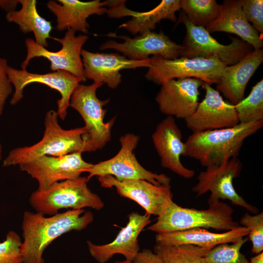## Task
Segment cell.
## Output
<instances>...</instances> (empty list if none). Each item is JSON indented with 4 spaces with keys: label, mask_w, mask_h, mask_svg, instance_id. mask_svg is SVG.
Listing matches in <instances>:
<instances>
[{
    "label": "cell",
    "mask_w": 263,
    "mask_h": 263,
    "mask_svg": "<svg viewBox=\"0 0 263 263\" xmlns=\"http://www.w3.org/2000/svg\"><path fill=\"white\" fill-rule=\"evenodd\" d=\"M205 98L193 113L185 119L192 133L231 128L240 123L234 105L224 100L220 93L204 83Z\"/></svg>",
    "instance_id": "obj_15"
},
{
    "label": "cell",
    "mask_w": 263,
    "mask_h": 263,
    "mask_svg": "<svg viewBox=\"0 0 263 263\" xmlns=\"http://www.w3.org/2000/svg\"><path fill=\"white\" fill-rule=\"evenodd\" d=\"M150 215H141L132 212L128 216L126 226L119 231L111 243L98 245L87 241L91 256L99 263H106L115 254L123 255L125 260L133 261L140 252L138 237L144 228L151 222Z\"/></svg>",
    "instance_id": "obj_18"
},
{
    "label": "cell",
    "mask_w": 263,
    "mask_h": 263,
    "mask_svg": "<svg viewBox=\"0 0 263 263\" xmlns=\"http://www.w3.org/2000/svg\"><path fill=\"white\" fill-rule=\"evenodd\" d=\"M150 59V66L145 77L161 85L171 79L192 77L210 85L218 84L222 70L226 66L215 58L180 57L168 59L152 56Z\"/></svg>",
    "instance_id": "obj_9"
},
{
    "label": "cell",
    "mask_w": 263,
    "mask_h": 263,
    "mask_svg": "<svg viewBox=\"0 0 263 263\" xmlns=\"http://www.w3.org/2000/svg\"><path fill=\"white\" fill-rule=\"evenodd\" d=\"M249 263H263V252H262L251 258Z\"/></svg>",
    "instance_id": "obj_37"
},
{
    "label": "cell",
    "mask_w": 263,
    "mask_h": 263,
    "mask_svg": "<svg viewBox=\"0 0 263 263\" xmlns=\"http://www.w3.org/2000/svg\"><path fill=\"white\" fill-rule=\"evenodd\" d=\"M234 107L240 123L263 120V80L253 87L250 94Z\"/></svg>",
    "instance_id": "obj_29"
},
{
    "label": "cell",
    "mask_w": 263,
    "mask_h": 263,
    "mask_svg": "<svg viewBox=\"0 0 263 263\" xmlns=\"http://www.w3.org/2000/svg\"><path fill=\"white\" fill-rule=\"evenodd\" d=\"M248 229L241 225L223 233H214L203 228L157 233L156 244L170 246L190 244L212 249L222 244L237 242L248 235Z\"/></svg>",
    "instance_id": "obj_24"
},
{
    "label": "cell",
    "mask_w": 263,
    "mask_h": 263,
    "mask_svg": "<svg viewBox=\"0 0 263 263\" xmlns=\"http://www.w3.org/2000/svg\"><path fill=\"white\" fill-rule=\"evenodd\" d=\"M18 0H0V7L8 12L15 10Z\"/></svg>",
    "instance_id": "obj_36"
},
{
    "label": "cell",
    "mask_w": 263,
    "mask_h": 263,
    "mask_svg": "<svg viewBox=\"0 0 263 263\" xmlns=\"http://www.w3.org/2000/svg\"><path fill=\"white\" fill-rule=\"evenodd\" d=\"M239 224L249 230L248 239L252 243L251 251L258 254L263 251V212L255 215L245 213L241 218Z\"/></svg>",
    "instance_id": "obj_31"
},
{
    "label": "cell",
    "mask_w": 263,
    "mask_h": 263,
    "mask_svg": "<svg viewBox=\"0 0 263 263\" xmlns=\"http://www.w3.org/2000/svg\"><path fill=\"white\" fill-rule=\"evenodd\" d=\"M204 83L196 78H178L164 82L155 98L160 111L167 116L184 120L188 118L198 106L199 88Z\"/></svg>",
    "instance_id": "obj_17"
},
{
    "label": "cell",
    "mask_w": 263,
    "mask_h": 263,
    "mask_svg": "<svg viewBox=\"0 0 263 263\" xmlns=\"http://www.w3.org/2000/svg\"><path fill=\"white\" fill-rule=\"evenodd\" d=\"M263 126V120L239 123L227 128L192 133L186 142L184 156L198 161L204 167L219 165L238 157L244 140Z\"/></svg>",
    "instance_id": "obj_2"
},
{
    "label": "cell",
    "mask_w": 263,
    "mask_h": 263,
    "mask_svg": "<svg viewBox=\"0 0 263 263\" xmlns=\"http://www.w3.org/2000/svg\"><path fill=\"white\" fill-rule=\"evenodd\" d=\"M106 36L121 38L124 42L109 39L100 46V50L113 49L133 60H145L150 55L168 59H175L180 57L182 49V45L172 41L162 30L159 33L148 31L133 38L118 36L114 33Z\"/></svg>",
    "instance_id": "obj_13"
},
{
    "label": "cell",
    "mask_w": 263,
    "mask_h": 263,
    "mask_svg": "<svg viewBox=\"0 0 263 263\" xmlns=\"http://www.w3.org/2000/svg\"><path fill=\"white\" fill-rule=\"evenodd\" d=\"M126 0H107L106 14L110 18L131 16L132 18L119 26L133 35H139L154 30L156 23L168 19L176 22L175 13L180 9V0H163L156 7L147 12H137L125 6Z\"/></svg>",
    "instance_id": "obj_21"
},
{
    "label": "cell",
    "mask_w": 263,
    "mask_h": 263,
    "mask_svg": "<svg viewBox=\"0 0 263 263\" xmlns=\"http://www.w3.org/2000/svg\"><path fill=\"white\" fill-rule=\"evenodd\" d=\"M58 118L56 111H48L44 118L42 139L32 146L12 150L3 160L2 166H19L42 156H60L76 152H83L84 127L65 130L59 124Z\"/></svg>",
    "instance_id": "obj_4"
},
{
    "label": "cell",
    "mask_w": 263,
    "mask_h": 263,
    "mask_svg": "<svg viewBox=\"0 0 263 263\" xmlns=\"http://www.w3.org/2000/svg\"><path fill=\"white\" fill-rule=\"evenodd\" d=\"M210 249L190 244L170 246L156 244L153 252L164 263H206V256Z\"/></svg>",
    "instance_id": "obj_27"
},
{
    "label": "cell",
    "mask_w": 263,
    "mask_h": 263,
    "mask_svg": "<svg viewBox=\"0 0 263 263\" xmlns=\"http://www.w3.org/2000/svg\"><path fill=\"white\" fill-rule=\"evenodd\" d=\"M114 263H134L133 261H131L127 260L121 261H116Z\"/></svg>",
    "instance_id": "obj_38"
},
{
    "label": "cell",
    "mask_w": 263,
    "mask_h": 263,
    "mask_svg": "<svg viewBox=\"0 0 263 263\" xmlns=\"http://www.w3.org/2000/svg\"><path fill=\"white\" fill-rule=\"evenodd\" d=\"M6 73L15 89L10 101L12 105L17 104L22 99L23 90L27 85L32 83L44 84L60 93L61 97L56 102V112L62 120H64L67 116L73 92L80 82L82 81L80 78L63 70L39 74L29 72L26 69L18 70L8 65Z\"/></svg>",
    "instance_id": "obj_12"
},
{
    "label": "cell",
    "mask_w": 263,
    "mask_h": 263,
    "mask_svg": "<svg viewBox=\"0 0 263 263\" xmlns=\"http://www.w3.org/2000/svg\"><path fill=\"white\" fill-rule=\"evenodd\" d=\"M82 152L60 156H42L19 165L21 171L26 172L38 183V189L80 176L93 164L84 161Z\"/></svg>",
    "instance_id": "obj_14"
},
{
    "label": "cell",
    "mask_w": 263,
    "mask_h": 263,
    "mask_svg": "<svg viewBox=\"0 0 263 263\" xmlns=\"http://www.w3.org/2000/svg\"><path fill=\"white\" fill-rule=\"evenodd\" d=\"M84 75L94 82L106 84L116 88L122 81L121 70L150 66V58L141 61L127 58L119 53H93L82 49L81 52Z\"/></svg>",
    "instance_id": "obj_19"
},
{
    "label": "cell",
    "mask_w": 263,
    "mask_h": 263,
    "mask_svg": "<svg viewBox=\"0 0 263 263\" xmlns=\"http://www.w3.org/2000/svg\"><path fill=\"white\" fill-rule=\"evenodd\" d=\"M94 219L93 213L84 209H68L50 217L25 211L21 224L23 263H44L43 253L53 241L71 231L86 228Z\"/></svg>",
    "instance_id": "obj_1"
},
{
    "label": "cell",
    "mask_w": 263,
    "mask_h": 263,
    "mask_svg": "<svg viewBox=\"0 0 263 263\" xmlns=\"http://www.w3.org/2000/svg\"><path fill=\"white\" fill-rule=\"evenodd\" d=\"M49 0L47 7L56 17L58 31L72 29L84 33L88 32V18L93 15L106 13L107 1L94 0L83 2L78 0Z\"/></svg>",
    "instance_id": "obj_23"
},
{
    "label": "cell",
    "mask_w": 263,
    "mask_h": 263,
    "mask_svg": "<svg viewBox=\"0 0 263 263\" xmlns=\"http://www.w3.org/2000/svg\"><path fill=\"white\" fill-rule=\"evenodd\" d=\"M219 16L205 29L209 33L224 32L234 34L250 44L254 50L263 46L262 37L246 19L241 0H225Z\"/></svg>",
    "instance_id": "obj_25"
},
{
    "label": "cell",
    "mask_w": 263,
    "mask_h": 263,
    "mask_svg": "<svg viewBox=\"0 0 263 263\" xmlns=\"http://www.w3.org/2000/svg\"><path fill=\"white\" fill-rule=\"evenodd\" d=\"M233 209L219 201L206 209L183 207L170 200L157 216L156 221L147 229L156 233L181 231L194 228L229 231L239 226L233 219Z\"/></svg>",
    "instance_id": "obj_3"
},
{
    "label": "cell",
    "mask_w": 263,
    "mask_h": 263,
    "mask_svg": "<svg viewBox=\"0 0 263 263\" xmlns=\"http://www.w3.org/2000/svg\"><path fill=\"white\" fill-rule=\"evenodd\" d=\"M263 61V49L253 50L234 65L225 66L222 70L216 90L234 106L244 98L249 79Z\"/></svg>",
    "instance_id": "obj_22"
},
{
    "label": "cell",
    "mask_w": 263,
    "mask_h": 263,
    "mask_svg": "<svg viewBox=\"0 0 263 263\" xmlns=\"http://www.w3.org/2000/svg\"><path fill=\"white\" fill-rule=\"evenodd\" d=\"M98 180L101 187L115 188L120 196L135 201L150 215H159L172 199L170 185L156 186L139 179L118 181L110 175L98 176Z\"/></svg>",
    "instance_id": "obj_16"
},
{
    "label": "cell",
    "mask_w": 263,
    "mask_h": 263,
    "mask_svg": "<svg viewBox=\"0 0 263 263\" xmlns=\"http://www.w3.org/2000/svg\"><path fill=\"white\" fill-rule=\"evenodd\" d=\"M248 238L243 239L232 243L218 244L207 253L206 263H249L240 249Z\"/></svg>",
    "instance_id": "obj_30"
},
{
    "label": "cell",
    "mask_w": 263,
    "mask_h": 263,
    "mask_svg": "<svg viewBox=\"0 0 263 263\" xmlns=\"http://www.w3.org/2000/svg\"><path fill=\"white\" fill-rule=\"evenodd\" d=\"M177 23H183L186 28L180 57L186 58H215L226 66L236 64L253 50V47L238 38H231L228 45L220 43L207 30L195 26L187 19L181 11Z\"/></svg>",
    "instance_id": "obj_7"
},
{
    "label": "cell",
    "mask_w": 263,
    "mask_h": 263,
    "mask_svg": "<svg viewBox=\"0 0 263 263\" xmlns=\"http://www.w3.org/2000/svg\"><path fill=\"white\" fill-rule=\"evenodd\" d=\"M8 66L7 60L0 57V118L2 114L6 101L13 91L12 85L6 73Z\"/></svg>",
    "instance_id": "obj_34"
},
{
    "label": "cell",
    "mask_w": 263,
    "mask_h": 263,
    "mask_svg": "<svg viewBox=\"0 0 263 263\" xmlns=\"http://www.w3.org/2000/svg\"><path fill=\"white\" fill-rule=\"evenodd\" d=\"M87 177H78L56 183L44 189H37L29 202L37 212L50 216L62 209H81L89 207L99 210L104 203L88 188Z\"/></svg>",
    "instance_id": "obj_5"
},
{
    "label": "cell",
    "mask_w": 263,
    "mask_h": 263,
    "mask_svg": "<svg viewBox=\"0 0 263 263\" xmlns=\"http://www.w3.org/2000/svg\"><path fill=\"white\" fill-rule=\"evenodd\" d=\"M75 31L68 29L62 38L51 37L59 42L62 48L58 51L52 52L38 44L34 40L27 38L25 41L27 56L21 63L22 69H26L30 60L35 57H42L50 61V69L53 72L63 70L86 81L83 64L81 57L82 47L89 37L85 35L75 36Z\"/></svg>",
    "instance_id": "obj_11"
},
{
    "label": "cell",
    "mask_w": 263,
    "mask_h": 263,
    "mask_svg": "<svg viewBox=\"0 0 263 263\" xmlns=\"http://www.w3.org/2000/svg\"><path fill=\"white\" fill-rule=\"evenodd\" d=\"M151 138L162 167L186 179L194 176V170L186 168L180 160L181 156L185 153V145L182 141L181 131L173 117L167 116L161 121Z\"/></svg>",
    "instance_id": "obj_20"
},
{
    "label": "cell",
    "mask_w": 263,
    "mask_h": 263,
    "mask_svg": "<svg viewBox=\"0 0 263 263\" xmlns=\"http://www.w3.org/2000/svg\"><path fill=\"white\" fill-rule=\"evenodd\" d=\"M2 146H1V143H0V161L1 160V158H2Z\"/></svg>",
    "instance_id": "obj_39"
},
{
    "label": "cell",
    "mask_w": 263,
    "mask_h": 263,
    "mask_svg": "<svg viewBox=\"0 0 263 263\" xmlns=\"http://www.w3.org/2000/svg\"><path fill=\"white\" fill-rule=\"evenodd\" d=\"M180 7L191 24L206 28L219 16L221 5L215 0H180Z\"/></svg>",
    "instance_id": "obj_28"
},
{
    "label": "cell",
    "mask_w": 263,
    "mask_h": 263,
    "mask_svg": "<svg viewBox=\"0 0 263 263\" xmlns=\"http://www.w3.org/2000/svg\"><path fill=\"white\" fill-rule=\"evenodd\" d=\"M140 137L129 133L122 135L119 141L121 148L112 158L93 164L85 172L89 175L88 181L94 176L110 175L118 181L139 179L153 185H169L171 179L165 174H157L145 169L137 161L134 153Z\"/></svg>",
    "instance_id": "obj_8"
},
{
    "label": "cell",
    "mask_w": 263,
    "mask_h": 263,
    "mask_svg": "<svg viewBox=\"0 0 263 263\" xmlns=\"http://www.w3.org/2000/svg\"><path fill=\"white\" fill-rule=\"evenodd\" d=\"M241 7L247 20L262 34L263 33V0H241Z\"/></svg>",
    "instance_id": "obj_33"
},
{
    "label": "cell",
    "mask_w": 263,
    "mask_h": 263,
    "mask_svg": "<svg viewBox=\"0 0 263 263\" xmlns=\"http://www.w3.org/2000/svg\"><path fill=\"white\" fill-rule=\"evenodd\" d=\"M242 163L238 158H232L217 165L207 167L197 176V183L192 188L196 196L210 192L208 199L209 205L227 199L231 203L242 207L251 213L257 214L258 208L247 203L235 190L233 180L238 177L242 170Z\"/></svg>",
    "instance_id": "obj_10"
},
{
    "label": "cell",
    "mask_w": 263,
    "mask_h": 263,
    "mask_svg": "<svg viewBox=\"0 0 263 263\" xmlns=\"http://www.w3.org/2000/svg\"><path fill=\"white\" fill-rule=\"evenodd\" d=\"M103 84L100 82L88 85L79 83L70 98V106L80 114L85 123L83 152L101 149L111 139V130L115 117L104 122L106 110L103 106L110 100L99 99L96 95L97 90Z\"/></svg>",
    "instance_id": "obj_6"
},
{
    "label": "cell",
    "mask_w": 263,
    "mask_h": 263,
    "mask_svg": "<svg viewBox=\"0 0 263 263\" xmlns=\"http://www.w3.org/2000/svg\"><path fill=\"white\" fill-rule=\"evenodd\" d=\"M133 262L134 263H164L159 256L147 248L140 251Z\"/></svg>",
    "instance_id": "obj_35"
},
{
    "label": "cell",
    "mask_w": 263,
    "mask_h": 263,
    "mask_svg": "<svg viewBox=\"0 0 263 263\" xmlns=\"http://www.w3.org/2000/svg\"><path fill=\"white\" fill-rule=\"evenodd\" d=\"M22 241L19 235L9 231L0 243V263H23Z\"/></svg>",
    "instance_id": "obj_32"
},
{
    "label": "cell",
    "mask_w": 263,
    "mask_h": 263,
    "mask_svg": "<svg viewBox=\"0 0 263 263\" xmlns=\"http://www.w3.org/2000/svg\"><path fill=\"white\" fill-rule=\"evenodd\" d=\"M21 8L18 11L8 12L6 20L18 24L20 30L25 34L33 32L35 42L43 47H47V39L51 38L52 30L51 21H48L38 13L36 0H19Z\"/></svg>",
    "instance_id": "obj_26"
}]
</instances>
